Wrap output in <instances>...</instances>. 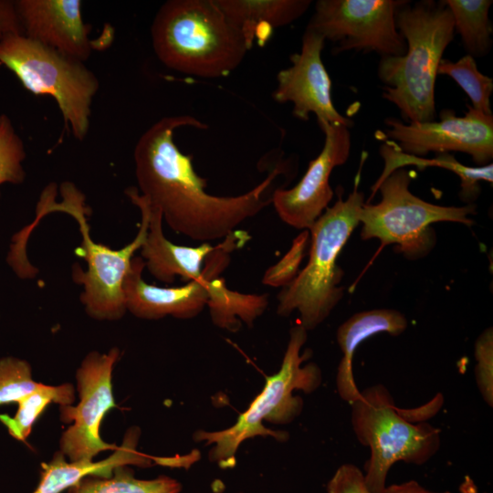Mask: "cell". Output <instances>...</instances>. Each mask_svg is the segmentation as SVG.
I'll use <instances>...</instances> for the list:
<instances>
[{
    "label": "cell",
    "mask_w": 493,
    "mask_h": 493,
    "mask_svg": "<svg viewBox=\"0 0 493 493\" xmlns=\"http://www.w3.org/2000/svg\"><path fill=\"white\" fill-rule=\"evenodd\" d=\"M183 126L208 128L190 115L164 117L139 138L133 152L139 193L161 210L175 233L204 243L226 238L272 204L277 179L285 174L288 161L278 158L267 177L245 194L213 195L205 192L207 181L195 172L192 156L174 142V131Z\"/></svg>",
    "instance_id": "cell-1"
},
{
    "label": "cell",
    "mask_w": 493,
    "mask_h": 493,
    "mask_svg": "<svg viewBox=\"0 0 493 493\" xmlns=\"http://www.w3.org/2000/svg\"><path fill=\"white\" fill-rule=\"evenodd\" d=\"M396 26L406 51L381 58L382 96L399 109L404 122L435 121L437 68L456 33L452 14L444 1H405L396 13Z\"/></svg>",
    "instance_id": "cell-2"
},
{
    "label": "cell",
    "mask_w": 493,
    "mask_h": 493,
    "mask_svg": "<svg viewBox=\"0 0 493 493\" xmlns=\"http://www.w3.org/2000/svg\"><path fill=\"white\" fill-rule=\"evenodd\" d=\"M153 50L166 67L200 78L229 75L250 49L215 0H169L151 26Z\"/></svg>",
    "instance_id": "cell-3"
},
{
    "label": "cell",
    "mask_w": 493,
    "mask_h": 493,
    "mask_svg": "<svg viewBox=\"0 0 493 493\" xmlns=\"http://www.w3.org/2000/svg\"><path fill=\"white\" fill-rule=\"evenodd\" d=\"M437 393L416 408H399L385 386L375 384L361 392L351 404V422L357 440L370 448L364 480L372 493H384L392 466L403 461L423 465L439 450L440 430L427 420L440 410Z\"/></svg>",
    "instance_id": "cell-4"
},
{
    "label": "cell",
    "mask_w": 493,
    "mask_h": 493,
    "mask_svg": "<svg viewBox=\"0 0 493 493\" xmlns=\"http://www.w3.org/2000/svg\"><path fill=\"white\" fill-rule=\"evenodd\" d=\"M366 157L367 153L363 152L352 192L344 200L339 194L337 202L328 207L309 229V261L278 295V314L287 317L298 310L300 325L307 331L323 322L343 297L344 288L340 286L343 270L338 266L337 259L360 224V213L365 202L359 184Z\"/></svg>",
    "instance_id": "cell-5"
},
{
    "label": "cell",
    "mask_w": 493,
    "mask_h": 493,
    "mask_svg": "<svg viewBox=\"0 0 493 493\" xmlns=\"http://www.w3.org/2000/svg\"><path fill=\"white\" fill-rule=\"evenodd\" d=\"M306 341L307 330L300 324L292 327L280 369L267 378L262 392L236 422L224 430H198L194 434L195 441H205V446H213L209 451L211 461L223 468L233 467L240 445L257 435H269L278 441L288 439L287 433L270 430L264 426L263 422L277 425L291 423L303 408L302 398L293 395V392L300 390L310 393L320 387L322 381L320 367L313 362L302 365L309 356V351L300 354Z\"/></svg>",
    "instance_id": "cell-6"
},
{
    "label": "cell",
    "mask_w": 493,
    "mask_h": 493,
    "mask_svg": "<svg viewBox=\"0 0 493 493\" xmlns=\"http://www.w3.org/2000/svg\"><path fill=\"white\" fill-rule=\"evenodd\" d=\"M125 194L139 208L141 225L133 240L116 250L90 238L84 195L75 185L66 183L61 186L60 203L50 199L47 191L44 193V214L64 212L79 223L82 243L78 254L86 261L87 269L83 270L78 263L75 264L72 278L75 283L83 288L79 299L86 312L98 320H120L127 311L122 283L134 253L141 248L147 235L149 215L144 201L136 187L127 188Z\"/></svg>",
    "instance_id": "cell-7"
},
{
    "label": "cell",
    "mask_w": 493,
    "mask_h": 493,
    "mask_svg": "<svg viewBox=\"0 0 493 493\" xmlns=\"http://www.w3.org/2000/svg\"><path fill=\"white\" fill-rule=\"evenodd\" d=\"M411 173L400 168L392 172L376 186H372L368 200L381 193L378 204L364 203L360 213L363 240L378 239L382 246L394 245L406 258L414 260L427 255L435 244L430 226L437 222H455L471 226L469 217L476 205L444 206L428 203L410 190Z\"/></svg>",
    "instance_id": "cell-8"
},
{
    "label": "cell",
    "mask_w": 493,
    "mask_h": 493,
    "mask_svg": "<svg viewBox=\"0 0 493 493\" xmlns=\"http://www.w3.org/2000/svg\"><path fill=\"white\" fill-rule=\"evenodd\" d=\"M0 64L14 72L31 93L51 96L65 127L77 140H84L100 83L83 62L24 35L11 34L0 38Z\"/></svg>",
    "instance_id": "cell-9"
},
{
    "label": "cell",
    "mask_w": 493,
    "mask_h": 493,
    "mask_svg": "<svg viewBox=\"0 0 493 493\" xmlns=\"http://www.w3.org/2000/svg\"><path fill=\"white\" fill-rule=\"evenodd\" d=\"M401 0H319L308 24L336 44L333 54L348 50L399 57L406 43L396 26Z\"/></svg>",
    "instance_id": "cell-10"
},
{
    "label": "cell",
    "mask_w": 493,
    "mask_h": 493,
    "mask_svg": "<svg viewBox=\"0 0 493 493\" xmlns=\"http://www.w3.org/2000/svg\"><path fill=\"white\" fill-rule=\"evenodd\" d=\"M249 239L247 232L235 230L206 257L202 278L178 287L148 284L142 278L144 260L133 257L122 283L126 310L143 320L196 317L207 306L208 281L221 275L230 263V253L245 246Z\"/></svg>",
    "instance_id": "cell-11"
},
{
    "label": "cell",
    "mask_w": 493,
    "mask_h": 493,
    "mask_svg": "<svg viewBox=\"0 0 493 493\" xmlns=\"http://www.w3.org/2000/svg\"><path fill=\"white\" fill-rule=\"evenodd\" d=\"M119 357L116 347L107 353L91 351L76 372L79 402L60 406L61 420L72 423L59 441L60 452L70 461L93 460L99 453L118 447L103 441L100 431L104 415L116 406L111 378Z\"/></svg>",
    "instance_id": "cell-12"
},
{
    "label": "cell",
    "mask_w": 493,
    "mask_h": 493,
    "mask_svg": "<svg viewBox=\"0 0 493 493\" xmlns=\"http://www.w3.org/2000/svg\"><path fill=\"white\" fill-rule=\"evenodd\" d=\"M385 129L376 137L393 142L402 152L422 157L429 152L469 154L479 166L493 158V115H486L467 105L464 116L453 110L439 112V121L404 122L384 120Z\"/></svg>",
    "instance_id": "cell-13"
},
{
    "label": "cell",
    "mask_w": 493,
    "mask_h": 493,
    "mask_svg": "<svg viewBox=\"0 0 493 493\" xmlns=\"http://www.w3.org/2000/svg\"><path fill=\"white\" fill-rule=\"evenodd\" d=\"M324 134L323 148L309 162L300 181L292 188L278 187L272 204L279 218L288 226L309 230L328 208L333 197L330 177L333 169L346 163L351 147L350 128L318 122Z\"/></svg>",
    "instance_id": "cell-14"
},
{
    "label": "cell",
    "mask_w": 493,
    "mask_h": 493,
    "mask_svg": "<svg viewBox=\"0 0 493 493\" xmlns=\"http://www.w3.org/2000/svg\"><path fill=\"white\" fill-rule=\"evenodd\" d=\"M325 38L306 27L301 50L290 56L291 66L277 75L278 86L273 99L280 103L292 102V114L309 121L314 113L318 122H329L351 128L353 122L335 108L331 98V80L321 59Z\"/></svg>",
    "instance_id": "cell-15"
},
{
    "label": "cell",
    "mask_w": 493,
    "mask_h": 493,
    "mask_svg": "<svg viewBox=\"0 0 493 493\" xmlns=\"http://www.w3.org/2000/svg\"><path fill=\"white\" fill-rule=\"evenodd\" d=\"M16 9L24 36L61 54L85 62L93 49L103 48L89 37L79 0H17Z\"/></svg>",
    "instance_id": "cell-16"
},
{
    "label": "cell",
    "mask_w": 493,
    "mask_h": 493,
    "mask_svg": "<svg viewBox=\"0 0 493 493\" xmlns=\"http://www.w3.org/2000/svg\"><path fill=\"white\" fill-rule=\"evenodd\" d=\"M141 196L149 215L147 235L140 248L145 267L166 285L174 282L177 276L187 282L202 278L205 260L215 246L207 242L199 246H187L169 241L163 235L161 210Z\"/></svg>",
    "instance_id": "cell-17"
},
{
    "label": "cell",
    "mask_w": 493,
    "mask_h": 493,
    "mask_svg": "<svg viewBox=\"0 0 493 493\" xmlns=\"http://www.w3.org/2000/svg\"><path fill=\"white\" fill-rule=\"evenodd\" d=\"M140 431L130 429L121 444L107 458L94 462L93 460H66V456L58 451L48 463L42 464L40 480L32 493H60L78 486L85 477H110L115 469L121 467L135 465L142 467L156 464V457L137 450Z\"/></svg>",
    "instance_id": "cell-18"
},
{
    "label": "cell",
    "mask_w": 493,
    "mask_h": 493,
    "mask_svg": "<svg viewBox=\"0 0 493 493\" xmlns=\"http://www.w3.org/2000/svg\"><path fill=\"white\" fill-rule=\"evenodd\" d=\"M407 326V320L402 312L379 309L355 313L338 328L336 339L342 357L337 370L336 388L344 402L351 404L361 394L352 370V359L360 344L381 332L398 336Z\"/></svg>",
    "instance_id": "cell-19"
},
{
    "label": "cell",
    "mask_w": 493,
    "mask_h": 493,
    "mask_svg": "<svg viewBox=\"0 0 493 493\" xmlns=\"http://www.w3.org/2000/svg\"><path fill=\"white\" fill-rule=\"evenodd\" d=\"M226 18L244 35L249 47L259 45L273 28L287 26L308 10L310 0H215Z\"/></svg>",
    "instance_id": "cell-20"
},
{
    "label": "cell",
    "mask_w": 493,
    "mask_h": 493,
    "mask_svg": "<svg viewBox=\"0 0 493 493\" xmlns=\"http://www.w3.org/2000/svg\"><path fill=\"white\" fill-rule=\"evenodd\" d=\"M379 152L384 161V168L372 186H376L394 170L406 165H414L420 170L439 167L451 171L459 177V197L467 204H473L480 194L479 183L493 182L491 163L483 166H467L459 163L451 153H438L431 159L417 157L402 152L393 142L387 140L380 146Z\"/></svg>",
    "instance_id": "cell-21"
},
{
    "label": "cell",
    "mask_w": 493,
    "mask_h": 493,
    "mask_svg": "<svg viewBox=\"0 0 493 493\" xmlns=\"http://www.w3.org/2000/svg\"><path fill=\"white\" fill-rule=\"evenodd\" d=\"M207 288L211 320L215 326L228 331H237L242 323L252 327L268 305L267 294H245L232 290L220 276L212 278Z\"/></svg>",
    "instance_id": "cell-22"
},
{
    "label": "cell",
    "mask_w": 493,
    "mask_h": 493,
    "mask_svg": "<svg viewBox=\"0 0 493 493\" xmlns=\"http://www.w3.org/2000/svg\"><path fill=\"white\" fill-rule=\"evenodd\" d=\"M450 10L455 32L461 37L467 55L483 57L492 45V24L488 13L491 0H443Z\"/></svg>",
    "instance_id": "cell-23"
},
{
    "label": "cell",
    "mask_w": 493,
    "mask_h": 493,
    "mask_svg": "<svg viewBox=\"0 0 493 493\" xmlns=\"http://www.w3.org/2000/svg\"><path fill=\"white\" fill-rule=\"evenodd\" d=\"M74 400L75 390L71 383L57 386L42 384L17 403L18 408L13 417L0 414V421L5 425L11 436L19 441H26L34 423L49 404L56 403L60 406L72 405Z\"/></svg>",
    "instance_id": "cell-24"
},
{
    "label": "cell",
    "mask_w": 493,
    "mask_h": 493,
    "mask_svg": "<svg viewBox=\"0 0 493 493\" xmlns=\"http://www.w3.org/2000/svg\"><path fill=\"white\" fill-rule=\"evenodd\" d=\"M181 484L170 477L140 479L127 467L115 469L110 477H88L71 493H180Z\"/></svg>",
    "instance_id": "cell-25"
},
{
    "label": "cell",
    "mask_w": 493,
    "mask_h": 493,
    "mask_svg": "<svg viewBox=\"0 0 493 493\" xmlns=\"http://www.w3.org/2000/svg\"><path fill=\"white\" fill-rule=\"evenodd\" d=\"M437 75H446L454 79L470 99L473 109L493 115L490 106L493 79L479 71L475 58L467 54L456 61L442 58Z\"/></svg>",
    "instance_id": "cell-26"
},
{
    "label": "cell",
    "mask_w": 493,
    "mask_h": 493,
    "mask_svg": "<svg viewBox=\"0 0 493 493\" xmlns=\"http://www.w3.org/2000/svg\"><path fill=\"white\" fill-rule=\"evenodd\" d=\"M42 384L33 379L26 361L13 356L0 359V405L17 404Z\"/></svg>",
    "instance_id": "cell-27"
},
{
    "label": "cell",
    "mask_w": 493,
    "mask_h": 493,
    "mask_svg": "<svg viewBox=\"0 0 493 493\" xmlns=\"http://www.w3.org/2000/svg\"><path fill=\"white\" fill-rule=\"evenodd\" d=\"M26 155L24 142L11 120L7 115L0 114V185L24 182L26 172L23 162Z\"/></svg>",
    "instance_id": "cell-28"
},
{
    "label": "cell",
    "mask_w": 493,
    "mask_h": 493,
    "mask_svg": "<svg viewBox=\"0 0 493 493\" xmlns=\"http://www.w3.org/2000/svg\"><path fill=\"white\" fill-rule=\"evenodd\" d=\"M309 242V231L304 230L294 239L288 253L277 264L267 269L262 283L271 287L288 286L299 272V265Z\"/></svg>",
    "instance_id": "cell-29"
},
{
    "label": "cell",
    "mask_w": 493,
    "mask_h": 493,
    "mask_svg": "<svg viewBox=\"0 0 493 493\" xmlns=\"http://www.w3.org/2000/svg\"><path fill=\"white\" fill-rule=\"evenodd\" d=\"M477 365L475 378L477 388L484 401L493 404V332L492 328L486 329L477 339L474 350Z\"/></svg>",
    "instance_id": "cell-30"
},
{
    "label": "cell",
    "mask_w": 493,
    "mask_h": 493,
    "mask_svg": "<svg viewBox=\"0 0 493 493\" xmlns=\"http://www.w3.org/2000/svg\"><path fill=\"white\" fill-rule=\"evenodd\" d=\"M328 493H372L362 470L352 464L341 465L327 484Z\"/></svg>",
    "instance_id": "cell-31"
},
{
    "label": "cell",
    "mask_w": 493,
    "mask_h": 493,
    "mask_svg": "<svg viewBox=\"0 0 493 493\" xmlns=\"http://www.w3.org/2000/svg\"><path fill=\"white\" fill-rule=\"evenodd\" d=\"M11 34L24 35L15 1L0 0V38Z\"/></svg>",
    "instance_id": "cell-32"
},
{
    "label": "cell",
    "mask_w": 493,
    "mask_h": 493,
    "mask_svg": "<svg viewBox=\"0 0 493 493\" xmlns=\"http://www.w3.org/2000/svg\"><path fill=\"white\" fill-rule=\"evenodd\" d=\"M384 493H451L449 491L445 492H434L422 487L418 482L414 480H409L401 484H393L386 486Z\"/></svg>",
    "instance_id": "cell-33"
}]
</instances>
